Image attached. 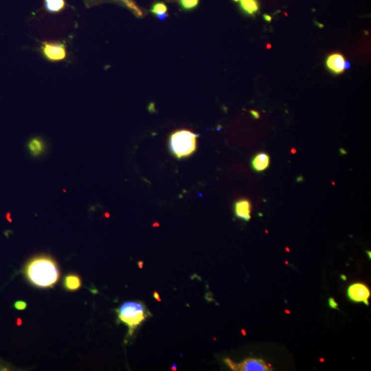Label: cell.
<instances>
[{
	"label": "cell",
	"instance_id": "obj_1",
	"mask_svg": "<svg viewBox=\"0 0 371 371\" xmlns=\"http://www.w3.org/2000/svg\"><path fill=\"white\" fill-rule=\"evenodd\" d=\"M25 275L32 284L46 288L55 284L59 272L53 260L42 256L32 260L27 265Z\"/></svg>",
	"mask_w": 371,
	"mask_h": 371
},
{
	"label": "cell",
	"instance_id": "obj_2",
	"mask_svg": "<svg viewBox=\"0 0 371 371\" xmlns=\"http://www.w3.org/2000/svg\"><path fill=\"white\" fill-rule=\"evenodd\" d=\"M197 135L191 131L178 130L169 138V149L178 159L190 157L197 149Z\"/></svg>",
	"mask_w": 371,
	"mask_h": 371
},
{
	"label": "cell",
	"instance_id": "obj_3",
	"mask_svg": "<svg viewBox=\"0 0 371 371\" xmlns=\"http://www.w3.org/2000/svg\"><path fill=\"white\" fill-rule=\"evenodd\" d=\"M120 321L129 327L130 334L132 335L135 329L148 316V310L143 303L138 302H127L117 310Z\"/></svg>",
	"mask_w": 371,
	"mask_h": 371
},
{
	"label": "cell",
	"instance_id": "obj_4",
	"mask_svg": "<svg viewBox=\"0 0 371 371\" xmlns=\"http://www.w3.org/2000/svg\"><path fill=\"white\" fill-rule=\"evenodd\" d=\"M39 50L43 57L52 63L65 61L68 57L67 45L62 41H43Z\"/></svg>",
	"mask_w": 371,
	"mask_h": 371
},
{
	"label": "cell",
	"instance_id": "obj_5",
	"mask_svg": "<svg viewBox=\"0 0 371 371\" xmlns=\"http://www.w3.org/2000/svg\"><path fill=\"white\" fill-rule=\"evenodd\" d=\"M225 363L228 366L232 371H272L266 365L264 361L262 360L250 359L245 360L239 364L234 363L232 360L227 358L224 360Z\"/></svg>",
	"mask_w": 371,
	"mask_h": 371
},
{
	"label": "cell",
	"instance_id": "obj_6",
	"mask_svg": "<svg viewBox=\"0 0 371 371\" xmlns=\"http://www.w3.org/2000/svg\"><path fill=\"white\" fill-rule=\"evenodd\" d=\"M103 2L118 3L121 6L128 9L136 17L142 18L145 15V12L134 0H84L85 6L90 8Z\"/></svg>",
	"mask_w": 371,
	"mask_h": 371
},
{
	"label": "cell",
	"instance_id": "obj_7",
	"mask_svg": "<svg viewBox=\"0 0 371 371\" xmlns=\"http://www.w3.org/2000/svg\"><path fill=\"white\" fill-rule=\"evenodd\" d=\"M347 295L351 301L356 303H364L367 306L369 305V298L371 292L368 287L363 283H355L349 287Z\"/></svg>",
	"mask_w": 371,
	"mask_h": 371
},
{
	"label": "cell",
	"instance_id": "obj_8",
	"mask_svg": "<svg viewBox=\"0 0 371 371\" xmlns=\"http://www.w3.org/2000/svg\"><path fill=\"white\" fill-rule=\"evenodd\" d=\"M345 56L340 52H334L327 56L325 65L327 70L334 75H340L343 74L345 70Z\"/></svg>",
	"mask_w": 371,
	"mask_h": 371
},
{
	"label": "cell",
	"instance_id": "obj_9",
	"mask_svg": "<svg viewBox=\"0 0 371 371\" xmlns=\"http://www.w3.org/2000/svg\"><path fill=\"white\" fill-rule=\"evenodd\" d=\"M234 214L238 219L248 221L251 219L252 203L248 199H241L236 201L234 205Z\"/></svg>",
	"mask_w": 371,
	"mask_h": 371
},
{
	"label": "cell",
	"instance_id": "obj_10",
	"mask_svg": "<svg viewBox=\"0 0 371 371\" xmlns=\"http://www.w3.org/2000/svg\"><path fill=\"white\" fill-rule=\"evenodd\" d=\"M270 156L268 154L264 152L259 153L252 158V169L256 172H264L270 166Z\"/></svg>",
	"mask_w": 371,
	"mask_h": 371
},
{
	"label": "cell",
	"instance_id": "obj_11",
	"mask_svg": "<svg viewBox=\"0 0 371 371\" xmlns=\"http://www.w3.org/2000/svg\"><path fill=\"white\" fill-rule=\"evenodd\" d=\"M66 6L65 0H43V8L48 13H60L64 10Z\"/></svg>",
	"mask_w": 371,
	"mask_h": 371
},
{
	"label": "cell",
	"instance_id": "obj_12",
	"mask_svg": "<svg viewBox=\"0 0 371 371\" xmlns=\"http://www.w3.org/2000/svg\"><path fill=\"white\" fill-rule=\"evenodd\" d=\"M28 149L32 156L37 157L44 152L45 149V143L41 138H33L28 142Z\"/></svg>",
	"mask_w": 371,
	"mask_h": 371
},
{
	"label": "cell",
	"instance_id": "obj_13",
	"mask_svg": "<svg viewBox=\"0 0 371 371\" xmlns=\"http://www.w3.org/2000/svg\"><path fill=\"white\" fill-rule=\"evenodd\" d=\"M240 8L243 13L248 15H254L259 10V3L258 0H240Z\"/></svg>",
	"mask_w": 371,
	"mask_h": 371
},
{
	"label": "cell",
	"instance_id": "obj_14",
	"mask_svg": "<svg viewBox=\"0 0 371 371\" xmlns=\"http://www.w3.org/2000/svg\"><path fill=\"white\" fill-rule=\"evenodd\" d=\"M65 288L69 291H76L79 290L81 285V278L76 275L67 276L63 282Z\"/></svg>",
	"mask_w": 371,
	"mask_h": 371
},
{
	"label": "cell",
	"instance_id": "obj_15",
	"mask_svg": "<svg viewBox=\"0 0 371 371\" xmlns=\"http://www.w3.org/2000/svg\"><path fill=\"white\" fill-rule=\"evenodd\" d=\"M152 13L157 16L158 19L163 20L168 16L167 11H168V7L164 2H156L153 4L152 8L150 10Z\"/></svg>",
	"mask_w": 371,
	"mask_h": 371
},
{
	"label": "cell",
	"instance_id": "obj_16",
	"mask_svg": "<svg viewBox=\"0 0 371 371\" xmlns=\"http://www.w3.org/2000/svg\"><path fill=\"white\" fill-rule=\"evenodd\" d=\"M180 6L183 10H190L199 5V0H180Z\"/></svg>",
	"mask_w": 371,
	"mask_h": 371
},
{
	"label": "cell",
	"instance_id": "obj_17",
	"mask_svg": "<svg viewBox=\"0 0 371 371\" xmlns=\"http://www.w3.org/2000/svg\"><path fill=\"white\" fill-rule=\"evenodd\" d=\"M14 307L17 310H24L26 309L27 304L24 301H16L14 304Z\"/></svg>",
	"mask_w": 371,
	"mask_h": 371
},
{
	"label": "cell",
	"instance_id": "obj_18",
	"mask_svg": "<svg viewBox=\"0 0 371 371\" xmlns=\"http://www.w3.org/2000/svg\"><path fill=\"white\" fill-rule=\"evenodd\" d=\"M329 305L331 308L338 309V305L333 298H329Z\"/></svg>",
	"mask_w": 371,
	"mask_h": 371
},
{
	"label": "cell",
	"instance_id": "obj_19",
	"mask_svg": "<svg viewBox=\"0 0 371 371\" xmlns=\"http://www.w3.org/2000/svg\"><path fill=\"white\" fill-rule=\"evenodd\" d=\"M252 114H253V115L254 116V117H255L256 118H258L259 117V114H258L257 112H252Z\"/></svg>",
	"mask_w": 371,
	"mask_h": 371
},
{
	"label": "cell",
	"instance_id": "obj_20",
	"mask_svg": "<svg viewBox=\"0 0 371 371\" xmlns=\"http://www.w3.org/2000/svg\"><path fill=\"white\" fill-rule=\"evenodd\" d=\"M155 298H156V299L158 300V301H161V299H160L159 295H158L157 292H155L154 294Z\"/></svg>",
	"mask_w": 371,
	"mask_h": 371
},
{
	"label": "cell",
	"instance_id": "obj_21",
	"mask_svg": "<svg viewBox=\"0 0 371 371\" xmlns=\"http://www.w3.org/2000/svg\"><path fill=\"white\" fill-rule=\"evenodd\" d=\"M10 214L9 213V212H8V213H7L6 214L7 219L9 220V221H10V222H11L12 221H11V219H10Z\"/></svg>",
	"mask_w": 371,
	"mask_h": 371
},
{
	"label": "cell",
	"instance_id": "obj_22",
	"mask_svg": "<svg viewBox=\"0 0 371 371\" xmlns=\"http://www.w3.org/2000/svg\"><path fill=\"white\" fill-rule=\"evenodd\" d=\"M340 278H341L343 280V281H347V277L345 275H341V276H340Z\"/></svg>",
	"mask_w": 371,
	"mask_h": 371
},
{
	"label": "cell",
	"instance_id": "obj_23",
	"mask_svg": "<svg viewBox=\"0 0 371 371\" xmlns=\"http://www.w3.org/2000/svg\"><path fill=\"white\" fill-rule=\"evenodd\" d=\"M367 254H368V256H369V259H371V252L370 251H367Z\"/></svg>",
	"mask_w": 371,
	"mask_h": 371
},
{
	"label": "cell",
	"instance_id": "obj_24",
	"mask_svg": "<svg viewBox=\"0 0 371 371\" xmlns=\"http://www.w3.org/2000/svg\"><path fill=\"white\" fill-rule=\"evenodd\" d=\"M285 313H287V314H290V311L287 310V309H286V310L285 311Z\"/></svg>",
	"mask_w": 371,
	"mask_h": 371
},
{
	"label": "cell",
	"instance_id": "obj_25",
	"mask_svg": "<svg viewBox=\"0 0 371 371\" xmlns=\"http://www.w3.org/2000/svg\"><path fill=\"white\" fill-rule=\"evenodd\" d=\"M234 1H235V2H239L240 0H233Z\"/></svg>",
	"mask_w": 371,
	"mask_h": 371
},
{
	"label": "cell",
	"instance_id": "obj_26",
	"mask_svg": "<svg viewBox=\"0 0 371 371\" xmlns=\"http://www.w3.org/2000/svg\"><path fill=\"white\" fill-rule=\"evenodd\" d=\"M242 332H243V334L245 335V332H244V331H243V330H242Z\"/></svg>",
	"mask_w": 371,
	"mask_h": 371
},
{
	"label": "cell",
	"instance_id": "obj_27",
	"mask_svg": "<svg viewBox=\"0 0 371 371\" xmlns=\"http://www.w3.org/2000/svg\"><path fill=\"white\" fill-rule=\"evenodd\" d=\"M286 250H287V251H288V252H290V250H289V249H288V248H286Z\"/></svg>",
	"mask_w": 371,
	"mask_h": 371
},
{
	"label": "cell",
	"instance_id": "obj_28",
	"mask_svg": "<svg viewBox=\"0 0 371 371\" xmlns=\"http://www.w3.org/2000/svg\"><path fill=\"white\" fill-rule=\"evenodd\" d=\"M321 362H323L324 361V360L323 359H321Z\"/></svg>",
	"mask_w": 371,
	"mask_h": 371
}]
</instances>
